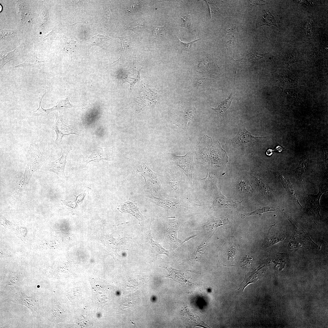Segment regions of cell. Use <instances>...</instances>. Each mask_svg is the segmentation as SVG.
Segmentation results:
<instances>
[{
	"label": "cell",
	"mask_w": 328,
	"mask_h": 328,
	"mask_svg": "<svg viewBox=\"0 0 328 328\" xmlns=\"http://www.w3.org/2000/svg\"><path fill=\"white\" fill-rule=\"evenodd\" d=\"M209 137L205 135L200 139L196 145V152L198 161L204 166L210 164L219 165L221 163V156L216 151H210Z\"/></svg>",
	"instance_id": "obj_1"
},
{
	"label": "cell",
	"mask_w": 328,
	"mask_h": 328,
	"mask_svg": "<svg viewBox=\"0 0 328 328\" xmlns=\"http://www.w3.org/2000/svg\"><path fill=\"white\" fill-rule=\"evenodd\" d=\"M177 37L179 41L180 42L181 48V51L183 52H184L189 50L190 48V46L193 43L195 42L198 41L199 40H200L201 39V38H200L198 39H196L193 41H191L189 42H182L179 39L178 36H177Z\"/></svg>",
	"instance_id": "obj_38"
},
{
	"label": "cell",
	"mask_w": 328,
	"mask_h": 328,
	"mask_svg": "<svg viewBox=\"0 0 328 328\" xmlns=\"http://www.w3.org/2000/svg\"><path fill=\"white\" fill-rule=\"evenodd\" d=\"M105 18L106 19V22H108V20L110 19L111 15V12L110 9H107L105 12Z\"/></svg>",
	"instance_id": "obj_42"
},
{
	"label": "cell",
	"mask_w": 328,
	"mask_h": 328,
	"mask_svg": "<svg viewBox=\"0 0 328 328\" xmlns=\"http://www.w3.org/2000/svg\"><path fill=\"white\" fill-rule=\"evenodd\" d=\"M29 9L23 5H20L19 6V12L21 15L22 21L24 24L30 22L31 18Z\"/></svg>",
	"instance_id": "obj_30"
},
{
	"label": "cell",
	"mask_w": 328,
	"mask_h": 328,
	"mask_svg": "<svg viewBox=\"0 0 328 328\" xmlns=\"http://www.w3.org/2000/svg\"><path fill=\"white\" fill-rule=\"evenodd\" d=\"M70 151L69 149L64 150L60 158L43 166L41 169L44 171L54 173L62 179H67V177L65 176L64 169L67 162V157Z\"/></svg>",
	"instance_id": "obj_6"
},
{
	"label": "cell",
	"mask_w": 328,
	"mask_h": 328,
	"mask_svg": "<svg viewBox=\"0 0 328 328\" xmlns=\"http://www.w3.org/2000/svg\"><path fill=\"white\" fill-rule=\"evenodd\" d=\"M109 38L106 36L101 35L99 34H95L92 36V39L91 42V46L97 45L104 49L105 45Z\"/></svg>",
	"instance_id": "obj_28"
},
{
	"label": "cell",
	"mask_w": 328,
	"mask_h": 328,
	"mask_svg": "<svg viewBox=\"0 0 328 328\" xmlns=\"http://www.w3.org/2000/svg\"><path fill=\"white\" fill-rule=\"evenodd\" d=\"M166 269L169 272L167 275L162 277L163 278H172L173 280L183 284V283H186V280L185 276L180 271L176 270L171 267H162Z\"/></svg>",
	"instance_id": "obj_23"
},
{
	"label": "cell",
	"mask_w": 328,
	"mask_h": 328,
	"mask_svg": "<svg viewBox=\"0 0 328 328\" xmlns=\"http://www.w3.org/2000/svg\"><path fill=\"white\" fill-rule=\"evenodd\" d=\"M264 54H261L256 51L251 52L246 56L248 60H258L264 56Z\"/></svg>",
	"instance_id": "obj_41"
},
{
	"label": "cell",
	"mask_w": 328,
	"mask_h": 328,
	"mask_svg": "<svg viewBox=\"0 0 328 328\" xmlns=\"http://www.w3.org/2000/svg\"><path fill=\"white\" fill-rule=\"evenodd\" d=\"M153 202L167 210H176L183 205V202L178 199H171L154 197Z\"/></svg>",
	"instance_id": "obj_13"
},
{
	"label": "cell",
	"mask_w": 328,
	"mask_h": 328,
	"mask_svg": "<svg viewBox=\"0 0 328 328\" xmlns=\"http://www.w3.org/2000/svg\"><path fill=\"white\" fill-rule=\"evenodd\" d=\"M16 30H4L0 32L1 39L4 40H11L16 35Z\"/></svg>",
	"instance_id": "obj_33"
},
{
	"label": "cell",
	"mask_w": 328,
	"mask_h": 328,
	"mask_svg": "<svg viewBox=\"0 0 328 328\" xmlns=\"http://www.w3.org/2000/svg\"><path fill=\"white\" fill-rule=\"evenodd\" d=\"M308 166V159L307 157L302 159L300 162L298 166L292 170L298 179L303 182L305 176L307 172Z\"/></svg>",
	"instance_id": "obj_24"
},
{
	"label": "cell",
	"mask_w": 328,
	"mask_h": 328,
	"mask_svg": "<svg viewBox=\"0 0 328 328\" xmlns=\"http://www.w3.org/2000/svg\"><path fill=\"white\" fill-rule=\"evenodd\" d=\"M17 48L9 52L2 53L0 56V67H3L4 66L11 60L14 59L15 54L17 52Z\"/></svg>",
	"instance_id": "obj_29"
},
{
	"label": "cell",
	"mask_w": 328,
	"mask_h": 328,
	"mask_svg": "<svg viewBox=\"0 0 328 328\" xmlns=\"http://www.w3.org/2000/svg\"><path fill=\"white\" fill-rule=\"evenodd\" d=\"M145 23L144 21L141 20V19L136 20L134 23L129 28V29L134 31H139L143 28Z\"/></svg>",
	"instance_id": "obj_37"
},
{
	"label": "cell",
	"mask_w": 328,
	"mask_h": 328,
	"mask_svg": "<svg viewBox=\"0 0 328 328\" xmlns=\"http://www.w3.org/2000/svg\"><path fill=\"white\" fill-rule=\"evenodd\" d=\"M27 166L30 172L33 173L36 170L41 169L46 162V157L39 149L38 143L30 144L26 152Z\"/></svg>",
	"instance_id": "obj_2"
},
{
	"label": "cell",
	"mask_w": 328,
	"mask_h": 328,
	"mask_svg": "<svg viewBox=\"0 0 328 328\" xmlns=\"http://www.w3.org/2000/svg\"><path fill=\"white\" fill-rule=\"evenodd\" d=\"M211 237L206 240L203 241L202 243L198 247L197 249L193 253L192 258L193 259H197L202 255L204 252L208 243L210 241Z\"/></svg>",
	"instance_id": "obj_32"
},
{
	"label": "cell",
	"mask_w": 328,
	"mask_h": 328,
	"mask_svg": "<svg viewBox=\"0 0 328 328\" xmlns=\"http://www.w3.org/2000/svg\"><path fill=\"white\" fill-rule=\"evenodd\" d=\"M101 149L100 152L91 151V154L85 156H83V162L85 165L91 162H98L103 160L113 161L114 160L113 152L111 148H104L94 147Z\"/></svg>",
	"instance_id": "obj_9"
},
{
	"label": "cell",
	"mask_w": 328,
	"mask_h": 328,
	"mask_svg": "<svg viewBox=\"0 0 328 328\" xmlns=\"http://www.w3.org/2000/svg\"><path fill=\"white\" fill-rule=\"evenodd\" d=\"M196 111V109L193 106H190L186 108L181 113V120L176 125L179 128H182L185 131L190 138L187 131V124L189 121L194 118Z\"/></svg>",
	"instance_id": "obj_15"
},
{
	"label": "cell",
	"mask_w": 328,
	"mask_h": 328,
	"mask_svg": "<svg viewBox=\"0 0 328 328\" xmlns=\"http://www.w3.org/2000/svg\"><path fill=\"white\" fill-rule=\"evenodd\" d=\"M165 25L161 27L153 26V35L157 37L162 35L165 32Z\"/></svg>",
	"instance_id": "obj_40"
},
{
	"label": "cell",
	"mask_w": 328,
	"mask_h": 328,
	"mask_svg": "<svg viewBox=\"0 0 328 328\" xmlns=\"http://www.w3.org/2000/svg\"><path fill=\"white\" fill-rule=\"evenodd\" d=\"M232 98V94H231L228 97L227 99L225 98L217 108H211L214 113L221 121L223 120L227 111L231 104Z\"/></svg>",
	"instance_id": "obj_20"
},
{
	"label": "cell",
	"mask_w": 328,
	"mask_h": 328,
	"mask_svg": "<svg viewBox=\"0 0 328 328\" xmlns=\"http://www.w3.org/2000/svg\"><path fill=\"white\" fill-rule=\"evenodd\" d=\"M193 156V153L190 151H189L185 155L182 156L172 154L173 161L183 170L187 177L191 186L194 189L192 177L194 168Z\"/></svg>",
	"instance_id": "obj_5"
},
{
	"label": "cell",
	"mask_w": 328,
	"mask_h": 328,
	"mask_svg": "<svg viewBox=\"0 0 328 328\" xmlns=\"http://www.w3.org/2000/svg\"><path fill=\"white\" fill-rule=\"evenodd\" d=\"M54 114L56 119L53 129L56 134L55 143L56 145H59L60 144L63 138L65 135L70 134L80 135L76 126L65 123L60 111H57Z\"/></svg>",
	"instance_id": "obj_4"
},
{
	"label": "cell",
	"mask_w": 328,
	"mask_h": 328,
	"mask_svg": "<svg viewBox=\"0 0 328 328\" xmlns=\"http://www.w3.org/2000/svg\"><path fill=\"white\" fill-rule=\"evenodd\" d=\"M215 196L212 208L214 209H220L222 208H229L237 207L236 203L238 201H234L229 200L225 197L216 187Z\"/></svg>",
	"instance_id": "obj_14"
},
{
	"label": "cell",
	"mask_w": 328,
	"mask_h": 328,
	"mask_svg": "<svg viewBox=\"0 0 328 328\" xmlns=\"http://www.w3.org/2000/svg\"><path fill=\"white\" fill-rule=\"evenodd\" d=\"M252 2L253 3H254V4H258V5L260 4V5H261V2L260 1H253L252 2Z\"/></svg>",
	"instance_id": "obj_43"
},
{
	"label": "cell",
	"mask_w": 328,
	"mask_h": 328,
	"mask_svg": "<svg viewBox=\"0 0 328 328\" xmlns=\"http://www.w3.org/2000/svg\"><path fill=\"white\" fill-rule=\"evenodd\" d=\"M326 187H324L323 183H320L319 191L317 194H306V196H303L305 205L304 212L306 214L315 217H321L319 212L321 208L320 200L322 194L326 191Z\"/></svg>",
	"instance_id": "obj_3"
},
{
	"label": "cell",
	"mask_w": 328,
	"mask_h": 328,
	"mask_svg": "<svg viewBox=\"0 0 328 328\" xmlns=\"http://www.w3.org/2000/svg\"><path fill=\"white\" fill-rule=\"evenodd\" d=\"M267 137H257L253 136L250 132L246 130L245 127L241 126L239 127L237 135L234 138L231 139V141L234 146H241Z\"/></svg>",
	"instance_id": "obj_10"
},
{
	"label": "cell",
	"mask_w": 328,
	"mask_h": 328,
	"mask_svg": "<svg viewBox=\"0 0 328 328\" xmlns=\"http://www.w3.org/2000/svg\"><path fill=\"white\" fill-rule=\"evenodd\" d=\"M44 61L38 60L35 57L30 59L26 60L23 63L17 65L12 67L11 68L29 66L41 67L44 65Z\"/></svg>",
	"instance_id": "obj_31"
},
{
	"label": "cell",
	"mask_w": 328,
	"mask_h": 328,
	"mask_svg": "<svg viewBox=\"0 0 328 328\" xmlns=\"http://www.w3.org/2000/svg\"><path fill=\"white\" fill-rule=\"evenodd\" d=\"M278 179L284 187L288 193L290 197L297 204L302 207L299 202V199L290 181L289 177L282 172L279 171L272 172Z\"/></svg>",
	"instance_id": "obj_11"
},
{
	"label": "cell",
	"mask_w": 328,
	"mask_h": 328,
	"mask_svg": "<svg viewBox=\"0 0 328 328\" xmlns=\"http://www.w3.org/2000/svg\"><path fill=\"white\" fill-rule=\"evenodd\" d=\"M285 236L282 233L273 234L269 231L267 237L265 240L262 245L263 247L267 248L282 241L285 238Z\"/></svg>",
	"instance_id": "obj_25"
},
{
	"label": "cell",
	"mask_w": 328,
	"mask_h": 328,
	"mask_svg": "<svg viewBox=\"0 0 328 328\" xmlns=\"http://www.w3.org/2000/svg\"><path fill=\"white\" fill-rule=\"evenodd\" d=\"M258 19L256 28L262 26H277L276 21L274 15L269 11L264 9Z\"/></svg>",
	"instance_id": "obj_21"
},
{
	"label": "cell",
	"mask_w": 328,
	"mask_h": 328,
	"mask_svg": "<svg viewBox=\"0 0 328 328\" xmlns=\"http://www.w3.org/2000/svg\"><path fill=\"white\" fill-rule=\"evenodd\" d=\"M5 301L12 302L25 305L29 309L34 316H36L38 313L37 302L33 297L29 296L21 291L17 292L14 296Z\"/></svg>",
	"instance_id": "obj_7"
},
{
	"label": "cell",
	"mask_w": 328,
	"mask_h": 328,
	"mask_svg": "<svg viewBox=\"0 0 328 328\" xmlns=\"http://www.w3.org/2000/svg\"><path fill=\"white\" fill-rule=\"evenodd\" d=\"M123 204L129 209V210H124L122 211L126 213H129L132 214L134 216L138 219L139 223L140 222L141 223V221L143 219V217L139 212L136 203L134 201L131 200V201H128L125 202Z\"/></svg>",
	"instance_id": "obj_26"
},
{
	"label": "cell",
	"mask_w": 328,
	"mask_h": 328,
	"mask_svg": "<svg viewBox=\"0 0 328 328\" xmlns=\"http://www.w3.org/2000/svg\"><path fill=\"white\" fill-rule=\"evenodd\" d=\"M238 188L242 191L244 193L252 192V189L251 185L244 180L241 181L237 185Z\"/></svg>",
	"instance_id": "obj_35"
},
{
	"label": "cell",
	"mask_w": 328,
	"mask_h": 328,
	"mask_svg": "<svg viewBox=\"0 0 328 328\" xmlns=\"http://www.w3.org/2000/svg\"><path fill=\"white\" fill-rule=\"evenodd\" d=\"M254 261V259L252 257L250 256L246 255L241 260V265L244 268H248L252 265Z\"/></svg>",
	"instance_id": "obj_36"
},
{
	"label": "cell",
	"mask_w": 328,
	"mask_h": 328,
	"mask_svg": "<svg viewBox=\"0 0 328 328\" xmlns=\"http://www.w3.org/2000/svg\"><path fill=\"white\" fill-rule=\"evenodd\" d=\"M255 181L258 188L264 195L268 197L272 196V191L263 178L257 176L256 178Z\"/></svg>",
	"instance_id": "obj_27"
},
{
	"label": "cell",
	"mask_w": 328,
	"mask_h": 328,
	"mask_svg": "<svg viewBox=\"0 0 328 328\" xmlns=\"http://www.w3.org/2000/svg\"><path fill=\"white\" fill-rule=\"evenodd\" d=\"M143 166V167H142L143 169L142 171L141 172L138 171L143 176L145 182L148 183V182H150L151 185L155 191L161 190V184L156 174L152 172L149 168H148L145 164H144Z\"/></svg>",
	"instance_id": "obj_17"
},
{
	"label": "cell",
	"mask_w": 328,
	"mask_h": 328,
	"mask_svg": "<svg viewBox=\"0 0 328 328\" xmlns=\"http://www.w3.org/2000/svg\"><path fill=\"white\" fill-rule=\"evenodd\" d=\"M175 169H172L168 172L167 178L169 183L177 196H179L180 189V175Z\"/></svg>",
	"instance_id": "obj_19"
},
{
	"label": "cell",
	"mask_w": 328,
	"mask_h": 328,
	"mask_svg": "<svg viewBox=\"0 0 328 328\" xmlns=\"http://www.w3.org/2000/svg\"><path fill=\"white\" fill-rule=\"evenodd\" d=\"M191 19L189 15L183 17L180 22L179 26L187 28L190 29L191 24Z\"/></svg>",
	"instance_id": "obj_39"
},
{
	"label": "cell",
	"mask_w": 328,
	"mask_h": 328,
	"mask_svg": "<svg viewBox=\"0 0 328 328\" xmlns=\"http://www.w3.org/2000/svg\"><path fill=\"white\" fill-rule=\"evenodd\" d=\"M45 94L46 93L42 96L41 98L39 101V108L31 113V117H34L40 115L46 117L49 113L54 111L59 110L63 108H75L77 107L71 104L69 98L67 97L65 99H60L58 101L56 104L53 107L49 109H44L42 106L41 101Z\"/></svg>",
	"instance_id": "obj_8"
},
{
	"label": "cell",
	"mask_w": 328,
	"mask_h": 328,
	"mask_svg": "<svg viewBox=\"0 0 328 328\" xmlns=\"http://www.w3.org/2000/svg\"><path fill=\"white\" fill-rule=\"evenodd\" d=\"M224 218L223 217L214 218L207 222L204 227L207 228L215 227L223 225L224 224Z\"/></svg>",
	"instance_id": "obj_34"
},
{
	"label": "cell",
	"mask_w": 328,
	"mask_h": 328,
	"mask_svg": "<svg viewBox=\"0 0 328 328\" xmlns=\"http://www.w3.org/2000/svg\"><path fill=\"white\" fill-rule=\"evenodd\" d=\"M180 226V223L178 220H175L170 223V227L169 230V236L170 240L175 248H178L185 241H188L190 238L186 239L185 241H181L177 238V232Z\"/></svg>",
	"instance_id": "obj_18"
},
{
	"label": "cell",
	"mask_w": 328,
	"mask_h": 328,
	"mask_svg": "<svg viewBox=\"0 0 328 328\" xmlns=\"http://www.w3.org/2000/svg\"><path fill=\"white\" fill-rule=\"evenodd\" d=\"M32 173L26 166L22 176L15 187L12 194L13 197L16 198L21 196L28 185Z\"/></svg>",
	"instance_id": "obj_16"
},
{
	"label": "cell",
	"mask_w": 328,
	"mask_h": 328,
	"mask_svg": "<svg viewBox=\"0 0 328 328\" xmlns=\"http://www.w3.org/2000/svg\"><path fill=\"white\" fill-rule=\"evenodd\" d=\"M151 222L146 228L145 233L146 242L149 243L152 247V252L155 254L156 257L160 254H163L169 257V251L166 250L159 243L158 241H155L153 239V237L151 234Z\"/></svg>",
	"instance_id": "obj_12"
},
{
	"label": "cell",
	"mask_w": 328,
	"mask_h": 328,
	"mask_svg": "<svg viewBox=\"0 0 328 328\" xmlns=\"http://www.w3.org/2000/svg\"><path fill=\"white\" fill-rule=\"evenodd\" d=\"M284 210V209L275 205L271 204L267 206L260 207L257 210L250 213L244 214L241 215V217L244 218L245 217L255 215H262L263 213L269 211H275L281 212Z\"/></svg>",
	"instance_id": "obj_22"
}]
</instances>
